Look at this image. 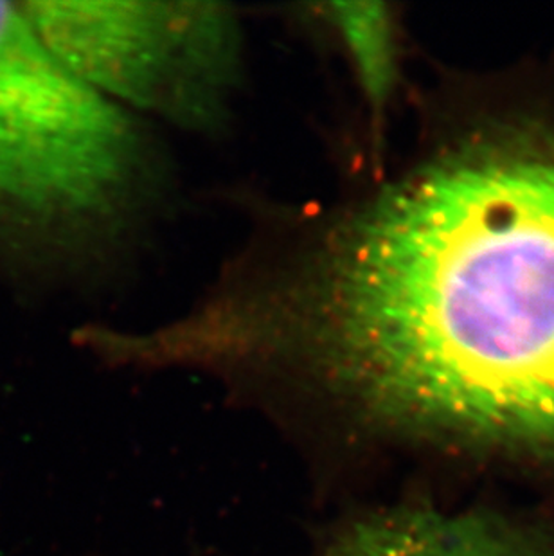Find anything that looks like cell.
Listing matches in <instances>:
<instances>
[{
	"instance_id": "6da1fadb",
	"label": "cell",
	"mask_w": 554,
	"mask_h": 556,
	"mask_svg": "<svg viewBox=\"0 0 554 556\" xmlns=\"http://www.w3.org/2000/svg\"><path fill=\"white\" fill-rule=\"evenodd\" d=\"M178 342L315 452L350 435L554 456V134L501 131L348 205L241 199Z\"/></svg>"
},
{
	"instance_id": "3957f363",
	"label": "cell",
	"mask_w": 554,
	"mask_h": 556,
	"mask_svg": "<svg viewBox=\"0 0 554 556\" xmlns=\"http://www.w3.org/2000/svg\"><path fill=\"white\" fill-rule=\"evenodd\" d=\"M54 59L115 105L199 137L232 128L247 33L222 2H21Z\"/></svg>"
},
{
	"instance_id": "7a4b0ae2",
	"label": "cell",
	"mask_w": 554,
	"mask_h": 556,
	"mask_svg": "<svg viewBox=\"0 0 554 556\" xmlns=\"http://www.w3.org/2000/svg\"><path fill=\"white\" fill-rule=\"evenodd\" d=\"M175 179L158 126L68 73L2 0L0 235L92 289L148 245Z\"/></svg>"
},
{
	"instance_id": "277c9868",
	"label": "cell",
	"mask_w": 554,
	"mask_h": 556,
	"mask_svg": "<svg viewBox=\"0 0 554 556\" xmlns=\"http://www.w3.org/2000/svg\"><path fill=\"white\" fill-rule=\"evenodd\" d=\"M301 556H554V536L492 514L400 504L328 526Z\"/></svg>"
},
{
	"instance_id": "5b68a950",
	"label": "cell",
	"mask_w": 554,
	"mask_h": 556,
	"mask_svg": "<svg viewBox=\"0 0 554 556\" xmlns=\"http://www.w3.org/2000/svg\"><path fill=\"white\" fill-rule=\"evenodd\" d=\"M328 29L350 62L362 98L377 128L391 101L398 76L396 26L380 2H326L303 5Z\"/></svg>"
}]
</instances>
